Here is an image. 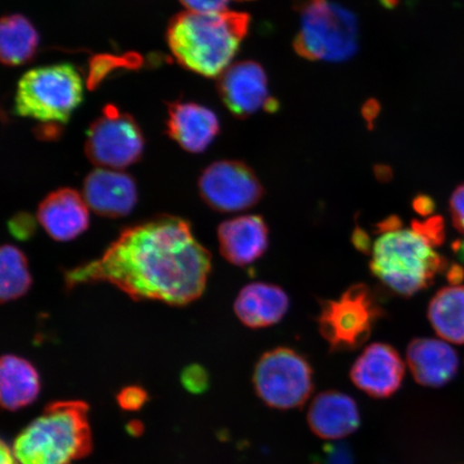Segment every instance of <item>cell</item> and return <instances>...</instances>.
Segmentation results:
<instances>
[{
  "instance_id": "cell-9",
  "label": "cell",
  "mask_w": 464,
  "mask_h": 464,
  "mask_svg": "<svg viewBox=\"0 0 464 464\" xmlns=\"http://www.w3.org/2000/svg\"><path fill=\"white\" fill-rule=\"evenodd\" d=\"M144 136L137 121L107 104L101 118L86 133L85 153L92 164L106 169H123L141 160Z\"/></svg>"
},
{
  "instance_id": "cell-13",
  "label": "cell",
  "mask_w": 464,
  "mask_h": 464,
  "mask_svg": "<svg viewBox=\"0 0 464 464\" xmlns=\"http://www.w3.org/2000/svg\"><path fill=\"white\" fill-rule=\"evenodd\" d=\"M83 198L100 217L124 218L136 207L137 185L130 174L98 168L85 179Z\"/></svg>"
},
{
  "instance_id": "cell-11",
  "label": "cell",
  "mask_w": 464,
  "mask_h": 464,
  "mask_svg": "<svg viewBox=\"0 0 464 464\" xmlns=\"http://www.w3.org/2000/svg\"><path fill=\"white\" fill-rule=\"evenodd\" d=\"M218 92L229 112L245 120L264 110L276 113L281 103L272 97L268 75L259 63L245 61L234 63L219 75Z\"/></svg>"
},
{
  "instance_id": "cell-18",
  "label": "cell",
  "mask_w": 464,
  "mask_h": 464,
  "mask_svg": "<svg viewBox=\"0 0 464 464\" xmlns=\"http://www.w3.org/2000/svg\"><path fill=\"white\" fill-rule=\"evenodd\" d=\"M307 421L317 437L339 440L355 432L361 414L355 400L339 392H324L313 400Z\"/></svg>"
},
{
  "instance_id": "cell-35",
  "label": "cell",
  "mask_w": 464,
  "mask_h": 464,
  "mask_svg": "<svg viewBox=\"0 0 464 464\" xmlns=\"http://www.w3.org/2000/svg\"><path fill=\"white\" fill-rule=\"evenodd\" d=\"M380 103L374 100L369 101L362 108V115L365 121H368L369 127L373 126V121L376 120L380 113Z\"/></svg>"
},
{
  "instance_id": "cell-17",
  "label": "cell",
  "mask_w": 464,
  "mask_h": 464,
  "mask_svg": "<svg viewBox=\"0 0 464 464\" xmlns=\"http://www.w3.org/2000/svg\"><path fill=\"white\" fill-rule=\"evenodd\" d=\"M406 361L419 384L442 387L454 379L459 368V357L444 341L417 338L406 350Z\"/></svg>"
},
{
  "instance_id": "cell-8",
  "label": "cell",
  "mask_w": 464,
  "mask_h": 464,
  "mask_svg": "<svg viewBox=\"0 0 464 464\" xmlns=\"http://www.w3.org/2000/svg\"><path fill=\"white\" fill-rule=\"evenodd\" d=\"M253 382L258 397L277 410L299 408L314 388L310 363L288 347L265 353L255 367Z\"/></svg>"
},
{
  "instance_id": "cell-22",
  "label": "cell",
  "mask_w": 464,
  "mask_h": 464,
  "mask_svg": "<svg viewBox=\"0 0 464 464\" xmlns=\"http://www.w3.org/2000/svg\"><path fill=\"white\" fill-rule=\"evenodd\" d=\"M428 317L440 338L464 344V286L439 290L429 304Z\"/></svg>"
},
{
  "instance_id": "cell-30",
  "label": "cell",
  "mask_w": 464,
  "mask_h": 464,
  "mask_svg": "<svg viewBox=\"0 0 464 464\" xmlns=\"http://www.w3.org/2000/svg\"><path fill=\"white\" fill-rule=\"evenodd\" d=\"M452 224L464 235V184L459 185L452 193L450 200Z\"/></svg>"
},
{
  "instance_id": "cell-10",
  "label": "cell",
  "mask_w": 464,
  "mask_h": 464,
  "mask_svg": "<svg viewBox=\"0 0 464 464\" xmlns=\"http://www.w3.org/2000/svg\"><path fill=\"white\" fill-rule=\"evenodd\" d=\"M198 188L202 200L222 213L248 210L265 195L256 173L239 160L213 162L200 174Z\"/></svg>"
},
{
  "instance_id": "cell-14",
  "label": "cell",
  "mask_w": 464,
  "mask_h": 464,
  "mask_svg": "<svg viewBox=\"0 0 464 464\" xmlns=\"http://www.w3.org/2000/svg\"><path fill=\"white\" fill-rule=\"evenodd\" d=\"M37 218L52 239L72 241L89 228V206L77 190L60 188L40 203Z\"/></svg>"
},
{
  "instance_id": "cell-36",
  "label": "cell",
  "mask_w": 464,
  "mask_h": 464,
  "mask_svg": "<svg viewBox=\"0 0 464 464\" xmlns=\"http://www.w3.org/2000/svg\"><path fill=\"white\" fill-rule=\"evenodd\" d=\"M37 136L44 140H52V139L61 136V124L46 123L42 129L37 130Z\"/></svg>"
},
{
  "instance_id": "cell-27",
  "label": "cell",
  "mask_w": 464,
  "mask_h": 464,
  "mask_svg": "<svg viewBox=\"0 0 464 464\" xmlns=\"http://www.w3.org/2000/svg\"><path fill=\"white\" fill-rule=\"evenodd\" d=\"M185 390L194 394L205 392L208 387V375L206 369L198 364L189 365L181 374Z\"/></svg>"
},
{
  "instance_id": "cell-12",
  "label": "cell",
  "mask_w": 464,
  "mask_h": 464,
  "mask_svg": "<svg viewBox=\"0 0 464 464\" xmlns=\"http://www.w3.org/2000/svg\"><path fill=\"white\" fill-rule=\"evenodd\" d=\"M405 364L390 344L373 343L364 348L351 370V379L368 396L384 399L402 385Z\"/></svg>"
},
{
  "instance_id": "cell-7",
  "label": "cell",
  "mask_w": 464,
  "mask_h": 464,
  "mask_svg": "<svg viewBox=\"0 0 464 464\" xmlns=\"http://www.w3.org/2000/svg\"><path fill=\"white\" fill-rule=\"evenodd\" d=\"M384 315L369 286L355 284L335 300L324 301L318 330L334 352L358 350Z\"/></svg>"
},
{
  "instance_id": "cell-28",
  "label": "cell",
  "mask_w": 464,
  "mask_h": 464,
  "mask_svg": "<svg viewBox=\"0 0 464 464\" xmlns=\"http://www.w3.org/2000/svg\"><path fill=\"white\" fill-rule=\"evenodd\" d=\"M8 228L15 239L26 241L31 239L36 231V220L32 214L22 212L9 220Z\"/></svg>"
},
{
  "instance_id": "cell-15",
  "label": "cell",
  "mask_w": 464,
  "mask_h": 464,
  "mask_svg": "<svg viewBox=\"0 0 464 464\" xmlns=\"http://www.w3.org/2000/svg\"><path fill=\"white\" fill-rule=\"evenodd\" d=\"M219 252L231 265L246 266L259 259L269 246V228L259 216L225 220L218 229Z\"/></svg>"
},
{
  "instance_id": "cell-23",
  "label": "cell",
  "mask_w": 464,
  "mask_h": 464,
  "mask_svg": "<svg viewBox=\"0 0 464 464\" xmlns=\"http://www.w3.org/2000/svg\"><path fill=\"white\" fill-rule=\"evenodd\" d=\"M33 284L27 258L19 247L0 248V300L3 304L23 297Z\"/></svg>"
},
{
  "instance_id": "cell-26",
  "label": "cell",
  "mask_w": 464,
  "mask_h": 464,
  "mask_svg": "<svg viewBox=\"0 0 464 464\" xmlns=\"http://www.w3.org/2000/svg\"><path fill=\"white\" fill-rule=\"evenodd\" d=\"M149 400V394L140 386H127L116 396V401L126 411H140Z\"/></svg>"
},
{
  "instance_id": "cell-5",
  "label": "cell",
  "mask_w": 464,
  "mask_h": 464,
  "mask_svg": "<svg viewBox=\"0 0 464 464\" xmlns=\"http://www.w3.org/2000/svg\"><path fill=\"white\" fill-rule=\"evenodd\" d=\"M301 16L293 48L306 61L345 62L358 50L355 14L330 0H293Z\"/></svg>"
},
{
  "instance_id": "cell-37",
  "label": "cell",
  "mask_w": 464,
  "mask_h": 464,
  "mask_svg": "<svg viewBox=\"0 0 464 464\" xmlns=\"http://www.w3.org/2000/svg\"><path fill=\"white\" fill-rule=\"evenodd\" d=\"M448 281L451 286L460 285L464 280V268L460 265H451L448 269Z\"/></svg>"
},
{
  "instance_id": "cell-6",
  "label": "cell",
  "mask_w": 464,
  "mask_h": 464,
  "mask_svg": "<svg viewBox=\"0 0 464 464\" xmlns=\"http://www.w3.org/2000/svg\"><path fill=\"white\" fill-rule=\"evenodd\" d=\"M83 101V83L72 63L32 69L17 84L15 112L44 123H67Z\"/></svg>"
},
{
  "instance_id": "cell-33",
  "label": "cell",
  "mask_w": 464,
  "mask_h": 464,
  "mask_svg": "<svg viewBox=\"0 0 464 464\" xmlns=\"http://www.w3.org/2000/svg\"><path fill=\"white\" fill-rule=\"evenodd\" d=\"M352 241L353 246H355L358 251L363 254H371V252H372L369 235L362 228L358 227V226L355 230L353 231Z\"/></svg>"
},
{
  "instance_id": "cell-40",
  "label": "cell",
  "mask_w": 464,
  "mask_h": 464,
  "mask_svg": "<svg viewBox=\"0 0 464 464\" xmlns=\"http://www.w3.org/2000/svg\"><path fill=\"white\" fill-rule=\"evenodd\" d=\"M237 2H249V0H237Z\"/></svg>"
},
{
  "instance_id": "cell-16",
  "label": "cell",
  "mask_w": 464,
  "mask_h": 464,
  "mask_svg": "<svg viewBox=\"0 0 464 464\" xmlns=\"http://www.w3.org/2000/svg\"><path fill=\"white\" fill-rule=\"evenodd\" d=\"M219 132L212 110L194 102H177L168 106L167 133L189 153H202Z\"/></svg>"
},
{
  "instance_id": "cell-31",
  "label": "cell",
  "mask_w": 464,
  "mask_h": 464,
  "mask_svg": "<svg viewBox=\"0 0 464 464\" xmlns=\"http://www.w3.org/2000/svg\"><path fill=\"white\" fill-rule=\"evenodd\" d=\"M323 464H353L352 452L344 444L328 446Z\"/></svg>"
},
{
  "instance_id": "cell-3",
  "label": "cell",
  "mask_w": 464,
  "mask_h": 464,
  "mask_svg": "<svg viewBox=\"0 0 464 464\" xmlns=\"http://www.w3.org/2000/svg\"><path fill=\"white\" fill-rule=\"evenodd\" d=\"M89 405L56 401L17 434L13 451L20 464H73L91 454Z\"/></svg>"
},
{
  "instance_id": "cell-19",
  "label": "cell",
  "mask_w": 464,
  "mask_h": 464,
  "mask_svg": "<svg viewBox=\"0 0 464 464\" xmlns=\"http://www.w3.org/2000/svg\"><path fill=\"white\" fill-rule=\"evenodd\" d=\"M288 307V295L281 287L260 282L243 287L234 305L240 322L253 329L274 326L285 316Z\"/></svg>"
},
{
  "instance_id": "cell-29",
  "label": "cell",
  "mask_w": 464,
  "mask_h": 464,
  "mask_svg": "<svg viewBox=\"0 0 464 464\" xmlns=\"http://www.w3.org/2000/svg\"><path fill=\"white\" fill-rule=\"evenodd\" d=\"M230 0H179L190 13L218 14L226 11Z\"/></svg>"
},
{
  "instance_id": "cell-32",
  "label": "cell",
  "mask_w": 464,
  "mask_h": 464,
  "mask_svg": "<svg viewBox=\"0 0 464 464\" xmlns=\"http://www.w3.org/2000/svg\"><path fill=\"white\" fill-rule=\"evenodd\" d=\"M414 211L421 217H431L435 210V202L430 196L420 194L413 199Z\"/></svg>"
},
{
  "instance_id": "cell-25",
  "label": "cell",
  "mask_w": 464,
  "mask_h": 464,
  "mask_svg": "<svg viewBox=\"0 0 464 464\" xmlns=\"http://www.w3.org/2000/svg\"><path fill=\"white\" fill-rule=\"evenodd\" d=\"M411 229L433 247L442 246L445 241V220L442 217L434 216L426 220L414 219L411 222Z\"/></svg>"
},
{
  "instance_id": "cell-24",
  "label": "cell",
  "mask_w": 464,
  "mask_h": 464,
  "mask_svg": "<svg viewBox=\"0 0 464 464\" xmlns=\"http://www.w3.org/2000/svg\"><path fill=\"white\" fill-rule=\"evenodd\" d=\"M142 60L137 54H130L125 57H114L110 55H100L91 61L89 86L94 89L102 82L109 72L116 68H137L140 66Z\"/></svg>"
},
{
  "instance_id": "cell-2",
  "label": "cell",
  "mask_w": 464,
  "mask_h": 464,
  "mask_svg": "<svg viewBox=\"0 0 464 464\" xmlns=\"http://www.w3.org/2000/svg\"><path fill=\"white\" fill-rule=\"evenodd\" d=\"M251 16L223 11L196 14L185 11L173 16L167 28V43L179 65L203 77H219L230 66L248 34Z\"/></svg>"
},
{
  "instance_id": "cell-38",
  "label": "cell",
  "mask_w": 464,
  "mask_h": 464,
  "mask_svg": "<svg viewBox=\"0 0 464 464\" xmlns=\"http://www.w3.org/2000/svg\"><path fill=\"white\" fill-rule=\"evenodd\" d=\"M0 455H2L0 456L2 457V464H20L19 461L16 460L13 449H10L5 440H3L2 445H0Z\"/></svg>"
},
{
  "instance_id": "cell-4",
  "label": "cell",
  "mask_w": 464,
  "mask_h": 464,
  "mask_svg": "<svg viewBox=\"0 0 464 464\" xmlns=\"http://www.w3.org/2000/svg\"><path fill=\"white\" fill-rule=\"evenodd\" d=\"M371 257L373 276L403 297L426 289L435 276L449 269L442 255L413 229L382 235L374 243Z\"/></svg>"
},
{
  "instance_id": "cell-20",
  "label": "cell",
  "mask_w": 464,
  "mask_h": 464,
  "mask_svg": "<svg viewBox=\"0 0 464 464\" xmlns=\"http://www.w3.org/2000/svg\"><path fill=\"white\" fill-rule=\"evenodd\" d=\"M42 384L34 364L25 358L4 355L0 361V401L5 410L14 411L33 404Z\"/></svg>"
},
{
  "instance_id": "cell-21",
  "label": "cell",
  "mask_w": 464,
  "mask_h": 464,
  "mask_svg": "<svg viewBox=\"0 0 464 464\" xmlns=\"http://www.w3.org/2000/svg\"><path fill=\"white\" fill-rule=\"evenodd\" d=\"M39 36L27 17L21 14L3 16L0 23V57L4 65H24L37 54Z\"/></svg>"
},
{
  "instance_id": "cell-34",
  "label": "cell",
  "mask_w": 464,
  "mask_h": 464,
  "mask_svg": "<svg viewBox=\"0 0 464 464\" xmlns=\"http://www.w3.org/2000/svg\"><path fill=\"white\" fill-rule=\"evenodd\" d=\"M402 229L401 219L397 216H391L382 220L381 223L376 225V231L382 235L391 234V232Z\"/></svg>"
},
{
  "instance_id": "cell-1",
  "label": "cell",
  "mask_w": 464,
  "mask_h": 464,
  "mask_svg": "<svg viewBox=\"0 0 464 464\" xmlns=\"http://www.w3.org/2000/svg\"><path fill=\"white\" fill-rule=\"evenodd\" d=\"M211 266L188 220L159 216L121 230L101 258L66 270L63 280L67 290L106 282L135 301L183 306L205 292Z\"/></svg>"
},
{
  "instance_id": "cell-39",
  "label": "cell",
  "mask_w": 464,
  "mask_h": 464,
  "mask_svg": "<svg viewBox=\"0 0 464 464\" xmlns=\"http://www.w3.org/2000/svg\"><path fill=\"white\" fill-rule=\"evenodd\" d=\"M126 430L129 432L132 437H139V435H141L144 430V427L142 425V422L139 420H131L129 423H127Z\"/></svg>"
}]
</instances>
